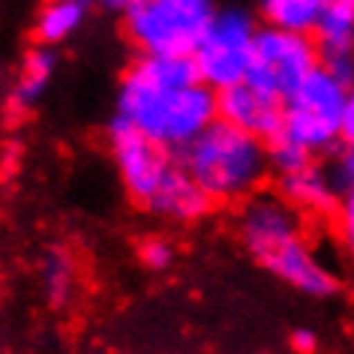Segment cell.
<instances>
[{
	"instance_id": "cell-20",
	"label": "cell",
	"mask_w": 354,
	"mask_h": 354,
	"mask_svg": "<svg viewBox=\"0 0 354 354\" xmlns=\"http://www.w3.org/2000/svg\"><path fill=\"white\" fill-rule=\"evenodd\" d=\"M330 180L336 189H351L354 187V147L345 145V150L333 159V168H330Z\"/></svg>"
},
{
	"instance_id": "cell-7",
	"label": "cell",
	"mask_w": 354,
	"mask_h": 354,
	"mask_svg": "<svg viewBox=\"0 0 354 354\" xmlns=\"http://www.w3.org/2000/svg\"><path fill=\"white\" fill-rule=\"evenodd\" d=\"M109 147L129 198L136 205L147 207L150 198L156 196V189L162 187L168 171L177 165L174 150L145 136L129 120H123L120 114H114L109 123Z\"/></svg>"
},
{
	"instance_id": "cell-22",
	"label": "cell",
	"mask_w": 354,
	"mask_h": 354,
	"mask_svg": "<svg viewBox=\"0 0 354 354\" xmlns=\"http://www.w3.org/2000/svg\"><path fill=\"white\" fill-rule=\"evenodd\" d=\"M342 145L354 147V87L348 91V100H345V111H342Z\"/></svg>"
},
{
	"instance_id": "cell-9",
	"label": "cell",
	"mask_w": 354,
	"mask_h": 354,
	"mask_svg": "<svg viewBox=\"0 0 354 354\" xmlns=\"http://www.w3.org/2000/svg\"><path fill=\"white\" fill-rule=\"evenodd\" d=\"M219 118L252 132L261 141H273L282 132V100L261 93L250 82H237L216 93Z\"/></svg>"
},
{
	"instance_id": "cell-19",
	"label": "cell",
	"mask_w": 354,
	"mask_h": 354,
	"mask_svg": "<svg viewBox=\"0 0 354 354\" xmlns=\"http://www.w3.org/2000/svg\"><path fill=\"white\" fill-rule=\"evenodd\" d=\"M138 261L147 270H165L174 261V246L162 241V237H145L138 243Z\"/></svg>"
},
{
	"instance_id": "cell-23",
	"label": "cell",
	"mask_w": 354,
	"mask_h": 354,
	"mask_svg": "<svg viewBox=\"0 0 354 354\" xmlns=\"http://www.w3.org/2000/svg\"><path fill=\"white\" fill-rule=\"evenodd\" d=\"M315 345H318V339H315L313 330H295L291 333V348H295L297 354H313Z\"/></svg>"
},
{
	"instance_id": "cell-13",
	"label": "cell",
	"mask_w": 354,
	"mask_h": 354,
	"mask_svg": "<svg viewBox=\"0 0 354 354\" xmlns=\"http://www.w3.org/2000/svg\"><path fill=\"white\" fill-rule=\"evenodd\" d=\"M55 73H57V51L51 46L37 42L33 48L24 51L19 75H15L12 93H10L12 109L15 111H30L33 105L46 96L48 84L55 82Z\"/></svg>"
},
{
	"instance_id": "cell-14",
	"label": "cell",
	"mask_w": 354,
	"mask_h": 354,
	"mask_svg": "<svg viewBox=\"0 0 354 354\" xmlns=\"http://www.w3.org/2000/svg\"><path fill=\"white\" fill-rule=\"evenodd\" d=\"M279 196L297 210H313V214H330L336 207V187L330 174H324L315 162L306 165L304 171L282 174Z\"/></svg>"
},
{
	"instance_id": "cell-16",
	"label": "cell",
	"mask_w": 354,
	"mask_h": 354,
	"mask_svg": "<svg viewBox=\"0 0 354 354\" xmlns=\"http://www.w3.org/2000/svg\"><path fill=\"white\" fill-rule=\"evenodd\" d=\"M327 0H252L261 24L295 33H313Z\"/></svg>"
},
{
	"instance_id": "cell-3",
	"label": "cell",
	"mask_w": 354,
	"mask_h": 354,
	"mask_svg": "<svg viewBox=\"0 0 354 354\" xmlns=\"http://www.w3.org/2000/svg\"><path fill=\"white\" fill-rule=\"evenodd\" d=\"M216 10V0H138L120 15V30L136 55L192 57Z\"/></svg>"
},
{
	"instance_id": "cell-1",
	"label": "cell",
	"mask_w": 354,
	"mask_h": 354,
	"mask_svg": "<svg viewBox=\"0 0 354 354\" xmlns=\"http://www.w3.org/2000/svg\"><path fill=\"white\" fill-rule=\"evenodd\" d=\"M114 114L177 153L219 118V109L192 57L136 55L118 82Z\"/></svg>"
},
{
	"instance_id": "cell-24",
	"label": "cell",
	"mask_w": 354,
	"mask_h": 354,
	"mask_svg": "<svg viewBox=\"0 0 354 354\" xmlns=\"http://www.w3.org/2000/svg\"><path fill=\"white\" fill-rule=\"evenodd\" d=\"M136 3H138V0H102L105 10H109V12H118V15H123V12L129 10V6H136Z\"/></svg>"
},
{
	"instance_id": "cell-17",
	"label": "cell",
	"mask_w": 354,
	"mask_h": 354,
	"mask_svg": "<svg viewBox=\"0 0 354 354\" xmlns=\"http://www.w3.org/2000/svg\"><path fill=\"white\" fill-rule=\"evenodd\" d=\"M42 288H46V300L55 309L66 306L75 288V261L66 250H48L46 261H42Z\"/></svg>"
},
{
	"instance_id": "cell-11",
	"label": "cell",
	"mask_w": 354,
	"mask_h": 354,
	"mask_svg": "<svg viewBox=\"0 0 354 354\" xmlns=\"http://www.w3.org/2000/svg\"><path fill=\"white\" fill-rule=\"evenodd\" d=\"M210 205H214V198L192 180L187 168L177 162L162 180V187L156 189V196L150 198L147 210L156 216L174 219V223H196L207 214Z\"/></svg>"
},
{
	"instance_id": "cell-4",
	"label": "cell",
	"mask_w": 354,
	"mask_h": 354,
	"mask_svg": "<svg viewBox=\"0 0 354 354\" xmlns=\"http://www.w3.org/2000/svg\"><path fill=\"white\" fill-rule=\"evenodd\" d=\"M351 87L339 82L324 64H318L297 91L282 102V138L313 150L333 147L342 136V111Z\"/></svg>"
},
{
	"instance_id": "cell-18",
	"label": "cell",
	"mask_w": 354,
	"mask_h": 354,
	"mask_svg": "<svg viewBox=\"0 0 354 354\" xmlns=\"http://www.w3.org/2000/svg\"><path fill=\"white\" fill-rule=\"evenodd\" d=\"M268 156H270V168L282 174H295V171H304L306 165H313V150L295 145V141L277 136L273 141H268Z\"/></svg>"
},
{
	"instance_id": "cell-8",
	"label": "cell",
	"mask_w": 354,
	"mask_h": 354,
	"mask_svg": "<svg viewBox=\"0 0 354 354\" xmlns=\"http://www.w3.org/2000/svg\"><path fill=\"white\" fill-rule=\"evenodd\" d=\"M295 210L297 207L288 205L286 198H273V196H252L243 205L237 228H241V241L246 252L255 261H261L268 252L300 234V219Z\"/></svg>"
},
{
	"instance_id": "cell-21",
	"label": "cell",
	"mask_w": 354,
	"mask_h": 354,
	"mask_svg": "<svg viewBox=\"0 0 354 354\" xmlns=\"http://www.w3.org/2000/svg\"><path fill=\"white\" fill-rule=\"evenodd\" d=\"M339 225H342V237L348 243V250L354 252V187L345 189L342 205H339Z\"/></svg>"
},
{
	"instance_id": "cell-2",
	"label": "cell",
	"mask_w": 354,
	"mask_h": 354,
	"mask_svg": "<svg viewBox=\"0 0 354 354\" xmlns=\"http://www.w3.org/2000/svg\"><path fill=\"white\" fill-rule=\"evenodd\" d=\"M174 156L214 201H237L252 196L270 168L268 141L223 118L205 127Z\"/></svg>"
},
{
	"instance_id": "cell-15",
	"label": "cell",
	"mask_w": 354,
	"mask_h": 354,
	"mask_svg": "<svg viewBox=\"0 0 354 354\" xmlns=\"http://www.w3.org/2000/svg\"><path fill=\"white\" fill-rule=\"evenodd\" d=\"M313 37L322 60L354 55V0H327Z\"/></svg>"
},
{
	"instance_id": "cell-12",
	"label": "cell",
	"mask_w": 354,
	"mask_h": 354,
	"mask_svg": "<svg viewBox=\"0 0 354 354\" xmlns=\"http://www.w3.org/2000/svg\"><path fill=\"white\" fill-rule=\"evenodd\" d=\"M96 6H102V0H42L33 15V39L51 48L64 46L82 33Z\"/></svg>"
},
{
	"instance_id": "cell-5",
	"label": "cell",
	"mask_w": 354,
	"mask_h": 354,
	"mask_svg": "<svg viewBox=\"0 0 354 354\" xmlns=\"http://www.w3.org/2000/svg\"><path fill=\"white\" fill-rule=\"evenodd\" d=\"M259 28L261 21L250 6L241 3L219 6L210 28L198 42V48L192 51L201 82L210 84L216 93L237 82H246Z\"/></svg>"
},
{
	"instance_id": "cell-10",
	"label": "cell",
	"mask_w": 354,
	"mask_h": 354,
	"mask_svg": "<svg viewBox=\"0 0 354 354\" xmlns=\"http://www.w3.org/2000/svg\"><path fill=\"white\" fill-rule=\"evenodd\" d=\"M261 268H268L273 277H279L282 282H288L291 288L304 291L309 297H327L336 291V279L333 273L322 268L313 250L304 243V237H291L282 246H277L273 252H268L259 261Z\"/></svg>"
},
{
	"instance_id": "cell-6",
	"label": "cell",
	"mask_w": 354,
	"mask_h": 354,
	"mask_svg": "<svg viewBox=\"0 0 354 354\" xmlns=\"http://www.w3.org/2000/svg\"><path fill=\"white\" fill-rule=\"evenodd\" d=\"M318 64H322V51H318L313 33H295L261 24L255 33L246 82L273 100L286 102Z\"/></svg>"
}]
</instances>
